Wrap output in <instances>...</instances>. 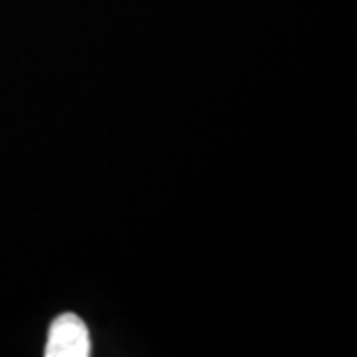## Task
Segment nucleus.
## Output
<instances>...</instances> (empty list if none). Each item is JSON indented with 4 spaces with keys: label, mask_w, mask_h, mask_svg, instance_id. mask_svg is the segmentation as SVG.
<instances>
[{
    "label": "nucleus",
    "mask_w": 357,
    "mask_h": 357,
    "mask_svg": "<svg viewBox=\"0 0 357 357\" xmlns=\"http://www.w3.org/2000/svg\"><path fill=\"white\" fill-rule=\"evenodd\" d=\"M47 357H89L91 337L86 325L75 313H63L49 327V339L45 348Z\"/></svg>",
    "instance_id": "obj_1"
}]
</instances>
